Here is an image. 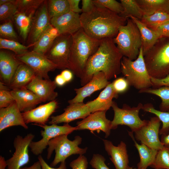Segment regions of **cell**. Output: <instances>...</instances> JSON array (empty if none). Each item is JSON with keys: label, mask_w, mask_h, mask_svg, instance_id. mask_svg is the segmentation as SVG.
<instances>
[{"label": "cell", "mask_w": 169, "mask_h": 169, "mask_svg": "<svg viewBox=\"0 0 169 169\" xmlns=\"http://www.w3.org/2000/svg\"><path fill=\"white\" fill-rule=\"evenodd\" d=\"M108 38L101 40L96 51L89 58L80 78L81 85L89 82L94 74L102 72L109 80L116 78L121 72L123 56L113 41Z\"/></svg>", "instance_id": "6da1fadb"}, {"label": "cell", "mask_w": 169, "mask_h": 169, "mask_svg": "<svg viewBox=\"0 0 169 169\" xmlns=\"http://www.w3.org/2000/svg\"><path fill=\"white\" fill-rule=\"evenodd\" d=\"M143 105L140 103L136 106L131 107L124 104L122 108H120L113 101L111 106L114 112V118L111 121L112 129H116L120 125H125L134 132L146 125L148 120H141L139 114Z\"/></svg>", "instance_id": "ba28073f"}, {"label": "cell", "mask_w": 169, "mask_h": 169, "mask_svg": "<svg viewBox=\"0 0 169 169\" xmlns=\"http://www.w3.org/2000/svg\"><path fill=\"white\" fill-rule=\"evenodd\" d=\"M51 24L48 14L47 1H45L37 9L32 20L29 39L33 44Z\"/></svg>", "instance_id": "ac0fdd59"}, {"label": "cell", "mask_w": 169, "mask_h": 169, "mask_svg": "<svg viewBox=\"0 0 169 169\" xmlns=\"http://www.w3.org/2000/svg\"><path fill=\"white\" fill-rule=\"evenodd\" d=\"M35 76L29 66L22 63L17 69L9 86L12 90L26 87Z\"/></svg>", "instance_id": "484cf974"}, {"label": "cell", "mask_w": 169, "mask_h": 169, "mask_svg": "<svg viewBox=\"0 0 169 169\" xmlns=\"http://www.w3.org/2000/svg\"><path fill=\"white\" fill-rule=\"evenodd\" d=\"M140 20L152 29L169 22V13L158 12L150 15H144Z\"/></svg>", "instance_id": "d590c367"}, {"label": "cell", "mask_w": 169, "mask_h": 169, "mask_svg": "<svg viewBox=\"0 0 169 169\" xmlns=\"http://www.w3.org/2000/svg\"><path fill=\"white\" fill-rule=\"evenodd\" d=\"M13 0H0V5L6 3L13 2Z\"/></svg>", "instance_id": "680465c9"}, {"label": "cell", "mask_w": 169, "mask_h": 169, "mask_svg": "<svg viewBox=\"0 0 169 169\" xmlns=\"http://www.w3.org/2000/svg\"><path fill=\"white\" fill-rule=\"evenodd\" d=\"M51 24L59 35H73L82 28L80 15L70 11L60 16L51 18Z\"/></svg>", "instance_id": "2e32d148"}, {"label": "cell", "mask_w": 169, "mask_h": 169, "mask_svg": "<svg viewBox=\"0 0 169 169\" xmlns=\"http://www.w3.org/2000/svg\"><path fill=\"white\" fill-rule=\"evenodd\" d=\"M38 159L40 163L41 169H67L65 161L61 162L58 167L54 168L48 165L41 155L38 156Z\"/></svg>", "instance_id": "681fc988"}, {"label": "cell", "mask_w": 169, "mask_h": 169, "mask_svg": "<svg viewBox=\"0 0 169 169\" xmlns=\"http://www.w3.org/2000/svg\"><path fill=\"white\" fill-rule=\"evenodd\" d=\"M105 159L102 155L94 154L90 162V164L95 169H110L105 163Z\"/></svg>", "instance_id": "ee69618b"}, {"label": "cell", "mask_w": 169, "mask_h": 169, "mask_svg": "<svg viewBox=\"0 0 169 169\" xmlns=\"http://www.w3.org/2000/svg\"><path fill=\"white\" fill-rule=\"evenodd\" d=\"M32 45L28 46L24 45L16 40L0 38V49H6L11 50L15 55H20L28 51V49Z\"/></svg>", "instance_id": "74e56055"}, {"label": "cell", "mask_w": 169, "mask_h": 169, "mask_svg": "<svg viewBox=\"0 0 169 169\" xmlns=\"http://www.w3.org/2000/svg\"><path fill=\"white\" fill-rule=\"evenodd\" d=\"M72 36L68 69L80 78L89 59L96 51L101 40L89 37L82 28Z\"/></svg>", "instance_id": "3957f363"}, {"label": "cell", "mask_w": 169, "mask_h": 169, "mask_svg": "<svg viewBox=\"0 0 169 169\" xmlns=\"http://www.w3.org/2000/svg\"><path fill=\"white\" fill-rule=\"evenodd\" d=\"M47 1L50 19L59 17L69 12L68 0H49Z\"/></svg>", "instance_id": "836d02e7"}, {"label": "cell", "mask_w": 169, "mask_h": 169, "mask_svg": "<svg viewBox=\"0 0 169 169\" xmlns=\"http://www.w3.org/2000/svg\"><path fill=\"white\" fill-rule=\"evenodd\" d=\"M16 0L0 5V20L1 21L9 20L18 12Z\"/></svg>", "instance_id": "ab89813d"}, {"label": "cell", "mask_w": 169, "mask_h": 169, "mask_svg": "<svg viewBox=\"0 0 169 169\" xmlns=\"http://www.w3.org/2000/svg\"><path fill=\"white\" fill-rule=\"evenodd\" d=\"M130 18L136 23L140 31L144 56L160 38L154 31L148 27L140 20L133 17Z\"/></svg>", "instance_id": "83f0119b"}, {"label": "cell", "mask_w": 169, "mask_h": 169, "mask_svg": "<svg viewBox=\"0 0 169 169\" xmlns=\"http://www.w3.org/2000/svg\"><path fill=\"white\" fill-rule=\"evenodd\" d=\"M118 96V94L115 91L110 82L96 99L86 104L91 113L100 111H107L111 107L113 99L117 98Z\"/></svg>", "instance_id": "cb8c5ba5"}, {"label": "cell", "mask_w": 169, "mask_h": 169, "mask_svg": "<svg viewBox=\"0 0 169 169\" xmlns=\"http://www.w3.org/2000/svg\"><path fill=\"white\" fill-rule=\"evenodd\" d=\"M106 111H100L90 113L82 120L76 123V130H88L91 132L102 131L105 134V138L110 135L111 121L106 117Z\"/></svg>", "instance_id": "5bb4252c"}, {"label": "cell", "mask_w": 169, "mask_h": 169, "mask_svg": "<svg viewBox=\"0 0 169 169\" xmlns=\"http://www.w3.org/2000/svg\"><path fill=\"white\" fill-rule=\"evenodd\" d=\"M161 123L157 116L151 118L146 125L134 132L135 139L150 148L158 151L162 149L164 146L159 136Z\"/></svg>", "instance_id": "7c38bea8"}, {"label": "cell", "mask_w": 169, "mask_h": 169, "mask_svg": "<svg viewBox=\"0 0 169 169\" xmlns=\"http://www.w3.org/2000/svg\"><path fill=\"white\" fill-rule=\"evenodd\" d=\"M82 7L81 9L83 13H90L95 6L93 0H82Z\"/></svg>", "instance_id": "f907efd6"}, {"label": "cell", "mask_w": 169, "mask_h": 169, "mask_svg": "<svg viewBox=\"0 0 169 169\" xmlns=\"http://www.w3.org/2000/svg\"><path fill=\"white\" fill-rule=\"evenodd\" d=\"M127 169H139L134 168L132 167H130L129 166H128Z\"/></svg>", "instance_id": "91938a15"}, {"label": "cell", "mask_w": 169, "mask_h": 169, "mask_svg": "<svg viewBox=\"0 0 169 169\" xmlns=\"http://www.w3.org/2000/svg\"><path fill=\"white\" fill-rule=\"evenodd\" d=\"M22 63L29 66L36 76L44 79H50L48 73L57 69V66L43 54L33 51L20 55H15Z\"/></svg>", "instance_id": "8fae6325"}, {"label": "cell", "mask_w": 169, "mask_h": 169, "mask_svg": "<svg viewBox=\"0 0 169 169\" xmlns=\"http://www.w3.org/2000/svg\"><path fill=\"white\" fill-rule=\"evenodd\" d=\"M139 92L154 95L159 97L161 101L159 105L160 110L169 112V87L162 86L156 89L150 88L139 90Z\"/></svg>", "instance_id": "d6a6232c"}, {"label": "cell", "mask_w": 169, "mask_h": 169, "mask_svg": "<svg viewBox=\"0 0 169 169\" xmlns=\"http://www.w3.org/2000/svg\"><path fill=\"white\" fill-rule=\"evenodd\" d=\"M128 132L139 154L140 160L137 164V168L146 169L148 166H151L154 163L158 151L150 148L143 144H139L135 140L133 132L129 131Z\"/></svg>", "instance_id": "4316f807"}, {"label": "cell", "mask_w": 169, "mask_h": 169, "mask_svg": "<svg viewBox=\"0 0 169 169\" xmlns=\"http://www.w3.org/2000/svg\"><path fill=\"white\" fill-rule=\"evenodd\" d=\"M57 85L54 81L35 76L26 88L37 95L42 102H45L55 100L58 95L55 91Z\"/></svg>", "instance_id": "e0dca14e"}, {"label": "cell", "mask_w": 169, "mask_h": 169, "mask_svg": "<svg viewBox=\"0 0 169 169\" xmlns=\"http://www.w3.org/2000/svg\"><path fill=\"white\" fill-rule=\"evenodd\" d=\"M43 0H16V4L18 12L28 16H33L41 5Z\"/></svg>", "instance_id": "8d00e7d4"}, {"label": "cell", "mask_w": 169, "mask_h": 169, "mask_svg": "<svg viewBox=\"0 0 169 169\" xmlns=\"http://www.w3.org/2000/svg\"><path fill=\"white\" fill-rule=\"evenodd\" d=\"M57 106V102L54 100L29 111L22 112L24 121L26 124L34 123V124L45 125Z\"/></svg>", "instance_id": "d6986e66"}, {"label": "cell", "mask_w": 169, "mask_h": 169, "mask_svg": "<svg viewBox=\"0 0 169 169\" xmlns=\"http://www.w3.org/2000/svg\"><path fill=\"white\" fill-rule=\"evenodd\" d=\"M110 83L103 72H97L94 74L90 80L85 85L81 88L74 89L76 95L68 102L69 104L83 103L85 98L95 92L105 88Z\"/></svg>", "instance_id": "9a60e30c"}, {"label": "cell", "mask_w": 169, "mask_h": 169, "mask_svg": "<svg viewBox=\"0 0 169 169\" xmlns=\"http://www.w3.org/2000/svg\"><path fill=\"white\" fill-rule=\"evenodd\" d=\"M72 43V35H59L44 55L57 69H68Z\"/></svg>", "instance_id": "9c48e42d"}, {"label": "cell", "mask_w": 169, "mask_h": 169, "mask_svg": "<svg viewBox=\"0 0 169 169\" xmlns=\"http://www.w3.org/2000/svg\"><path fill=\"white\" fill-rule=\"evenodd\" d=\"M95 4L107 8L119 15L123 11L121 3L115 0H93Z\"/></svg>", "instance_id": "b9f144b4"}, {"label": "cell", "mask_w": 169, "mask_h": 169, "mask_svg": "<svg viewBox=\"0 0 169 169\" xmlns=\"http://www.w3.org/2000/svg\"><path fill=\"white\" fill-rule=\"evenodd\" d=\"M152 87L156 89L162 86L169 87V74L162 78H156L151 77Z\"/></svg>", "instance_id": "c3c4849f"}, {"label": "cell", "mask_w": 169, "mask_h": 169, "mask_svg": "<svg viewBox=\"0 0 169 169\" xmlns=\"http://www.w3.org/2000/svg\"><path fill=\"white\" fill-rule=\"evenodd\" d=\"M11 92L21 112L33 109L37 105L42 102L37 95L26 87L13 89Z\"/></svg>", "instance_id": "603a6c76"}, {"label": "cell", "mask_w": 169, "mask_h": 169, "mask_svg": "<svg viewBox=\"0 0 169 169\" xmlns=\"http://www.w3.org/2000/svg\"><path fill=\"white\" fill-rule=\"evenodd\" d=\"M54 81L57 85L59 86L64 85L66 82L63 77L60 74L56 76Z\"/></svg>", "instance_id": "db71d44e"}, {"label": "cell", "mask_w": 169, "mask_h": 169, "mask_svg": "<svg viewBox=\"0 0 169 169\" xmlns=\"http://www.w3.org/2000/svg\"><path fill=\"white\" fill-rule=\"evenodd\" d=\"M151 29L156 33L160 38L169 37V22Z\"/></svg>", "instance_id": "7dc6e473"}, {"label": "cell", "mask_w": 169, "mask_h": 169, "mask_svg": "<svg viewBox=\"0 0 169 169\" xmlns=\"http://www.w3.org/2000/svg\"><path fill=\"white\" fill-rule=\"evenodd\" d=\"M59 35L57 30L50 24L33 44L32 51L44 54Z\"/></svg>", "instance_id": "f1b7e54d"}, {"label": "cell", "mask_w": 169, "mask_h": 169, "mask_svg": "<svg viewBox=\"0 0 169 169\" xmlns=\"http://www.w3.org/2000/svg\"><path fill=\"white\" fill-rule=\"evenodd\" d=\"M70 11L74 13H79L82 12L81 9L79 6L80 0H68Z\"/></svg>", "instance_id": "816d5d0a"}, {"label": "cell", "mask_w": 169, "mask_h": 169, "mask_svg": "<svg viewBox=\"0 0 169 169\" xmlns=\"http://www.w3.org/2000/svg\"><path fill=\"white\" fill-rule=\"evenodd\" d=\"M142 110L144 111L156 115L162 124L160 130L159 134L166 135L169 133V112H163L156 109L152 104L147 103L143 105Z\"/></svg>", "instance_id": "e575fe53"}, {"label": "cell", "mask_w": 169, "mask_h": 169, "mask_svg": "<svg viewBox=\"0 0 169 169\" xmlns=\"http://www.w3.org/2000/svg\"><path fill=\"white\" fill-rule=\"evenodd\" d=\"M22 63L9 52L0 51V74L2 82L9 86L18 66Z\"/></svg>", "instance_id": "d4e9b609"}, {"label": "cell", "mask_w": 169, "mask_h": 169, "mask_svg": "<svg viewBox=\"0 0 169 169\" xmlns=\"http://www.w3.org/2000/svg\"><path fill=\"white\" fill-rule=\"evenodd\" d=\"M72 72L69 69H64L60 74L63 77L66 82L71 81L73 78Z\"/></svg>", "instance_id": "f5cc1de1"}, {"label": "cell", "mask_w": 169, "mask_h": 169, "mask_svg": "<svg viewBox=\"0 0 169 169\" xmlns=\"http://www.w3.org/2000/svg\"><path fill=\"white\" fill-rule=\"evenodd\" d=\"M113 39L123 56L132 60L137 58L142 47L141 39L138 28L131 18H128L126 24L119 27Z\"/></svg>", "instance_id": "5b68a950"}, {"label": "cell", "mask_w": 169, "mask_h": 169, "mask_svg": "<svg viewBox=\"0 0 169 169\" xmlns=\"http://www.w3.org/2000/svg\"><path fill=\"white\" fill-rule=\"evenodd\" d=\"M33 16L18 12L13 18L20 35L24 41L29 34Z\"/></svg>", "instance_id": "4dcf8cb0"}, {"label": "cell", "mask_w": 169, "mask_h": 169, "mask_svg": "<svg viewBox=\"0 0 169 169\" xmlns=\"http://www.w3.org/2000/svg\"><path fill=\"white\" fill-rule=\"evenodd\" d=\"M68 135H62L51 139L48 143L47 158H50L53 151L55 155L50 166L54 167L59 163L65 161V160L72 155H83L87 150V147L81 148L79 147L82 141V138L76 136L73 141L69 139Z\"/></svg>", "instance_id": "52a82bcc"}, {"label": "cell", "mask_w": 169, "mask_h": 169, "mask_svg": "<svg viewBox=\"0 0 169 169\" xmlns=\"http://www.w3.org/2000/svg\"><path fill=\"white\" fill-rule=\"evenodd\" d=\"M161 141L164 146L169 148V133L166 135H162Z\"/></svg>", "instance_id": "11a10c76"}, {"label": "cell", "mask_w": 169, "mask_h": 169, "mask_svg": "<svg viewBox=\"0 0 169 169\" xmlns=\"http://www.w3.org/2000/svg\"><path fill=\"white\" fill-rule=\"evenodd\" d=\"M151 167L154 169H169V148L164 146L158 151L154 162Z\"/></svg>", "instance_id": "f35d334b"}, {"label": "cell", "mask_w": 169, "mask_h": 169, "mask_svg": "<svg viewBox=\"0 0 169 169\" xmlns=\"http://www.w3.org/2000/svg\"><path fill=\"white\" fill-rule=\"evenodd\" d=\"M15 102L11 91L6 85L0 82V108L6 107Z\"/></svg>", "instance_id": "60d3db41"}, {"label": "cell", "mask_w": 169, "mask_h": 169, "mask_svg": "<svg viewBox=\"0 0 169 169\" xmlns=\"http://www.w3.org/2000/svg\"><path fill=\"white\" fill-rule=\"evenodd\" d=\"M112 83L114 89L118 94L125 92L130 86L127 81L124 77L118 78Z\"/></svg>", "instance_id": "f6af8a7d"}, {"label": "cell", "mask_w": 169, "mask_h": 169, "mask_svg": "<svg viewBox=\"0 0 169 169\" xmlns=\"http://www.w3.org/2000/svg\"><path fill=\"white\" fill-rule=\"evenodd\" d=\"M121 72L130 86L139 90L152 87L151 76L145 62L142 48L134 60L123 56L121 63Z\"/></svg>", "instance_id": "8992f818"}, {"label": "cell", "mask_w": 169, "mask_h": 169, "mask_svg": "<svg viewBox=\"0 0 169 169\" xmlns=\"http://www.w3.org/2000/svg\"><path fill=\"white\" fill-rule=\"evenodd\" d=\"M14 126L28 129L15 102L6 107L0 108V131Z\"/></svg>", "instance_id": "44dd1931"}, {"label": "cell", "mask_w": 169, "mask_h": 169, "mask_svg": "<svg viewBox=\"0 0 169 169\" xmlns=\"http://www.w3.org/2000/svg\"><path fill=\"white\" fill-rule=\"evenodd\" d=\"M105 149L116 169H127L129 162L126 145L121 141L117 146H114L112 142L103 140Z\"/></svg>", "instance_id": "7402d4cb"}, {"label": "cell", "mask_w": 169, "mask_h": 169, "mask_svg": "<svg viewBox=\"0 0 169 169\" xmlns=\"http://www.w3.org/2000/svg\"><path fill=\"white\" fill-rule=\"evenodd\" d=\"M19 169H41V166L39 161H38L30 166L22 167Z\"/></svg>", "instance_id": "9f6ffc18"}, {"label": "cell", "mask_w": 169, "mask_h": 169, "mask_svg": "<svg viewBox=\"0 0 169 169\" xmlns=\"http://www.w3.org/2000/svg\"><path fill=\"white\" fill-rule=\"evenodd\" d=\"M7 164L6 160L4 157L2 156H0V169H5Z\"/></svg>", "instance_id": "6f0895ef"}, {"label": "cell", "mask_w": 169, "mask_h": 169, "mask_svg": "<svg viewBox=\"0 0 169 169\" xmlns=\"http://www.w3.org/2000/svg\"><path fill=\"white\" fill-rule=\"evenodd\" d=\"M64 110L62 114L51 116L49 123L50 124L69 123L77 119H83L91 113L86 104L83 103L70 104Z\"/></svg>", "instance_id": "ffe728a7"}, {"label": "cell", "mask_w": 169, "mask_h": 169, "mask_svg": "<svg viewBox=\"0 0 169 169\" xmlns=\"http://www.w3.org/2000/svg\"><path fill=\"white\" fill-rule=\"evenodd\" d=\"M151 77L162 78L169 74V37L159 39L144 56Z\"/></svg>", "instance_id": "277c9868"}, {"label": "cell", "mask_w": 169, "mask_h": 169, "mask_svg": "<svg viewBox=\"0 0 169 169\" xmlns=\"http://www.w3.org/2000/svg\"><path fill=\"white\" fill-rule=\"evenodd\" d=\"M136 0L145 15L158 12L169 13V0Z\"/></svg>", "instance_id": "f546056e"}, {"label": "cell", "mask_w": 169, "mask_h": 169, "mask_svg": "<svg viewBox=\"0 0 169 169\" xmlns=\"http://www.w3.org/2000/svg\"><path fill=\"white\" fill-rule=\"evenodd\" d=\"M88 161L87 158L83 155H79L69 164L72 169H87Z\"/></svg>", "instance_id": "bcb514c9"}, {"label": "cell", "mask_w": 169, "mask_h": 169, "mask_svg": "<svg viewBox=\"0 0 169 169\" xmlns=\"http://www.w3.org/2000/svg\"><path fill=\"white\" fill-rule=\"evenodd\" d=\"M34 138V135L32 133L24 137L18 135L15 138L13 144L15 151L12 156L6 160L7 169H19L29 162L28 148Z\"/></svg>", "instance_id": "4fadbf2b"}, {"label": "cell", "mask_w": 169, "mask_h": 169, "mask_svg": "<svg viewBox=\"0 0 169 169\" xmlns=\"http://www.w3.org/2000/svg\"><path fill=\"white\" fill-rule=\"evenodd\" d=\"M0 25V35L1 37H4L16 40L18 36L16 33L12 21L10 20Z\"/></svg>", "instance_id": "7bdbcfd3"}, {"label": "cell", "mask_w": 169, "mask_h": 169, "mask_svg": "<svg viewBox=\"0 0 169 169\" xmlns=\"http://www.w3.org/2000/svg\"><path fill=\"white\" fill-rule=\"evenodd\" d=\"M95 5L90 13L80 15L82 28L89 37L98 40L115 37L119 27L126 24L127 18L105 8Z\"/></svg>", "instance_id": "7a4b0ae2"}, {"label": "cell", "mask_w": 169, "mask_h": 169, "mask_svg": "<svg viewBox=\"0 0 169 169\" xmlns=\"http://www.w3.org/2000/svg\"><path fill=\"white\" fill-rule=\"evenodd\" d=\"M33 124L43 129L40 131L42 138L37 141H32L29 145L31 151L33 154L36 156H39L42 153L51 139L62 135H68L74 131L76 130V126H72L69 123H65L62 126L58 125L55 124L50 125Z\"/></svg>", "instance_id": "30bf717a"}, {"label": "cell", "mask_w": 169, "mask_h": 169, "mask_svg": "<svg viewBox=\"0 0 169 169\" xmlns=\"http://www.w3.org/2000/svg\"><path fill=\"white\" fill-rule=\"evenodd\" d=\"M123 11L119 15L126 18L133 17L141 20L144 13L136 0H120Z\"/></svg>", "instance_id": "1f68e13d"}]
</instances>
